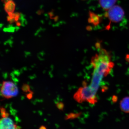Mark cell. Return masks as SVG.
<instances>
[{
  "label": "cell",
  "instance_id": "obj_1",
  "mask_svg": "<svg viewBox=\"0 0 129 129\" xmlns=\"http://www.w3.org/2000/svg\"><path fill=\"white\" fill-rule=\"evenodd\" d=\"M91 64L93 72L91 83L89 85H83L79 88L74 95V99L79 103L87 102L94 104L97 102V92L103 79L109 73L114 67L109 53L102 48L92 57Z\"/></svg>",
  "mask_w": 129,
  "mask_h": 129
},
{
  "label": "cell",
  "instance_id": "obj_2",
  "mask_svg": "<svg viewBox=\"0 0 129 129\" xmlns=\"http://www.w3.org/2000/svg\"><path fill=\"white\" fill-rule=\"evenodd\" d=\"M1 94L4 98L10 99L17 96L18 94V89L13 82L3 81L1 87Z\"/></svg>",
  "mask_w": 129,
  "mask_h": 129
},
{
  "label": "cell",
  "instance_id": "obj_3",
  "mask_svg": "<svg viewBox=\"0 0 129 129\" xmlns=\"http://www.w3.org/2000/svg\"><path fill=\"white\" fill-rule=\"evenodd\" d=\"M107 11L106 14V17L113 22H119L124 17V11L119 6H113Z\"/></svg>",
  "mask_w": 129,
  "mask_h": 129
},
{
  "label": "cell",
  "instance_id": "obj_4",
  "mask_svg": "<svg viewBox=\"0 0 129 129\" xmlns=\"http://www.w3.org/2000/svg\"><path fill=\"white\" fill-rule=\"evenodd\" d=\"M1 110L2 117L0 121V129H20L11 118L6 115L5 109L1 108Z\"/></svg>",
  "mask_w": 129,
  "mask_h": 129
},
{
  "label": "cell",
  "instance_id": "obj_5",
  "mask_svg": "<svg viewBox=\"0 0 129 129\" xmlns=\"http://www.w3.org/2000/svg\"><path fill=\"white\" fill-rule=\"evenodd\" d=\"M99 4L103 9L108 11L113 6L117 0H98Z\"/></svg>",
  "mask_w": 129,
  "mask_h": 129
},
{
  "label": "cell",
  "instance_id": "obj_6",
  "mask_svg": "<svg viewBox=\"0 0 129 129\" xmlns=\"http://www.w3.org/2000/svg\"><path fill=\"white\" fill-rule=\"evenodd\" d=\"M89 17L88 19L89 23L92 24L94 26H97L101 22V18L98 15L91 11L89 12Z\"/></svg>",
  "mask_w": 129,
  "mask_h": 129
},
{
  "label": "cell",
  "instance_id": "obj_7",
  "mask_svg": "<svg viewBox=\"0 0 129 129\" xmlns=\"http://www.w3.org/2000/svg\"><path fill=\"white\" fill-rule=\"evenodd\" d=\"M120 107L123 112L129 113V97H125L121 100Z\"/></svg>",
  "mask_w": 129,
  "mask_h": 129
},
{
  "label": "cell",
  "instance_id": "obj_8",
  "mask_svg": "<svg viewBox=\"0 0 129 129\" xmlns=\"http://www.w3.org/2000/svg\"><path fill=\"white\" fill-rule=\"evenodd\" d=\"M22 90L24 92H31L32 91H30V87L27 84H24L22 86Z\"/></svg>",
  "mask_w": 129,
  "mask_h": 129
},
{
  "label": "cell",
  "instance_id": "obj_9",
  "mask_svg": "<svg viewBox=\"0 0 129 129\" xmlns=\"http://www.w3.org/2000/svg\"><path fill=\"white\" fill-rule=\"evenodd\" d=\"M57 106H58V107L61 108H62L63 106V104L62 103H59L58 104Z\"/></svg>",
  "mask_w": 129,
  "mask_h": 129
},
{
  "label": "cell",
  "instance_id": "obj_10",
  "mask_svg": "<svg viewBox=\"0 0 129 129\" xmlns=\"http://www.w3.org/2000/svg\"><path fill=\"white\" fill-rule=\"evenodd\" d=\"M32 92H30V93H29V94H28L27 95V98H32Z\"/></svg>",
  "mask_w": 129,
  "mask_h": 129
}]
</instances>
